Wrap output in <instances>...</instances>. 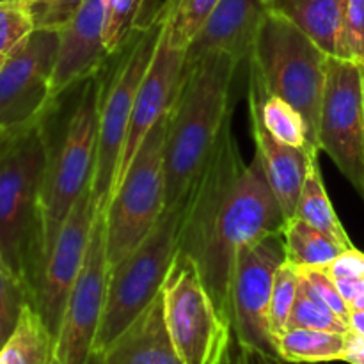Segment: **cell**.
Instances as JSON below:
<instances>
[{"label":"cell","mask_w":364,"mask_h":364,"mask_svg":"<svg viewBox=\"0 0 364 364\" xmlns=\"http://www.w3.org/2000/svg\"><path fill=\"white\" fill-rule=\"evenodd\" d=\"M283 210L258 156L244 159L231 119L185 196L180 251L198 267L228 320L231 274L244 245L283 230Z\"/></svg>","instance_id":"cell-1"},{"label":"cell","mask_w":364,"mask_h":364,"mask_svg":"<svg viewBox=\"0 0 364 364\" xmlns=\"http://www.w3.org/2000/svg\"><path fill=\"white\" fill-rule=\"evenodd\" d=\"M242 60L212 52L185 60L166 132V206L181 201L231 119V87Z\"/></svg>","instance_id":"cell-2"},{"label":"cell","mask_w":364,"mask_h":364,"mask_svg":"<svg viewBox=\"0 0 364 364\" xmlns=\"http://www.w3.org/2000/svg\"><path fill=\"white\" fill-rule=\"evenodd\" d=\"M46 155V116L0 135V258L23 284L31 302L43 263L41 194Z\"/></svg>","instance_id":"cell-3"},{"label":"cell","mask_w":364,"mask_h":364,"mask_svg":"<svg viewBox=\"0 0 364 364\" xmlns=\"http://www.w3.org/2000/svg\"><path fill=\"white\" fill-rule=\"evenodd\" d=\"M100 95L102 70L77 84V96L70 114L64 117V123L59 124L55 134L50 130L46 119L48 155L41 194V269L64 220L92 181Z\"/></svg>","instance_id":"cell-4"},{"label":"cell","mask_w":364,"mask_h":364,"mask_svg":"<svg viewBox=\"0 0 364 364\" xmlns=\"http://www.w3.org/2000/svg\"><path fill=\"white\" fill-rule=\"evenodd\" d=\"M327 53L283 16L267 11L249 50V73L267 92L287 100L302 114L308 146L320 153L318 128L326 91Z\"/></svg>","instance_id":"cell-5"},{"label":"cell","mask_w":364,"mask_h":364,"mask_svg":"<svg viewBox=\"0 0 364 364\" xmlns=\"http://www.w3.org/2000/svg\"><path fill=\"white\" fill-rule=\"evenodd\" d=\"M164 27L162 4L149 14L102 68L98 142L91 191L98 212H107L130 127L135 98Z\"/></svg>","instance_id":"cell-6"},{"label":"cell","mask_w":364,"mask_h":364,"mask_svg":"<svg viewBox=\"0 0 364 364\" xmlns=\"http://www.w3.org/2000/svg\"><path fill=\"white\" fill-rule=\"evenodd\" d=\"M185 198L166 206L144 240L121 262L109 267L107 297L95 350H105L162 290L167 272L180 249Z\"/></svg>","instance_id":"cell-7"},{"label":"cell","mask_w":364,"mask_h":364,"mask_svg":"<svg viewBox=\"0 0 364 364\" xmlns=\"http://www.w3.org/2000/svg\"><path fill=\"white\" fill-rule=\"evenodd\" d=\"M167 114L146 135L105 212L109 265L134 251L166 210Z\"/></svg>","instance_id":"cell-8"},{"label":"cell","mask_w":364,"mask_h":364,"mask_svg":"<svg viewBox=\"0 0 364 364\" xmlns=\"http://www.w3.org/2000/svg\"><path fill=\"white\" fill-rule=\"evenodd\" d=\"M164 318L181 364H215L233 338L196 263L178 249L162 284Z\"/></svg>","instance_id":"cell-9"},{"label":"cell","mask_w":364,"mask_h":364,"mask_svg":"<svg viewBox=\"0 0 364 364\" xmlns=\"http://www.w3.org/2000/svg\"><path fill=\"white\" fill-rule=\"evenodd\" d=\"M287 259L283 233H270L244 245L233 265L228 299V322L238 345L279 359L270 327L274 276Z\"/></svg>","instance_id":"cell-10"},{"label":"cell","mask_w":364,"mask_h":364,"mask_svg":"<svg viewBox=\"0 0 364 364\" xmlns=\"http://www.w3.org/2000/svg\"><path fill=\"white\" fill-rule=\"evenodd\" d=\"M318 146L364 201L363 64L327 57Z\"/></svg>","instance_id":"cell-11"},{"label":"cell","mask_w":364,"mask_h":364,"mask_svg":"<svg viewBox=\"0 0 364 364\" xmlns=\"http://www.w3.org/2000/svg\"><path fill=\"white\" fill-rule=\"evenodd\" d=\"M57 50L59 28H34L7 53L0 68V134L46 116L55 102L52 78Z\"/></svg>","instance_id":"cell-12"},{"label":"cell","mask_w":364,"mask_h":364,"mask_svg":"<svg viewBox=\"0 0 364 364\" xmlns=\"http://www.w3.org/2000/svg\"><path fill=\"white\" fill-rule=\"evenodd\" d=\"M105 244V212H96L87 252L75 279L55 340L60 364H85L95 350L109 279Z\"/></svg>","instance_id":"cell-13"},{"label":"cell","mask_w":364,"mask_h":364,"mask_svg":"<svg viewBox=\"0 0 364 364\" xmlns=\"http://www.w3.org/2000/svg\"><path fill=\"white\" fill-rule=\"evenodd\" d=\"M162 11L164 27L162 32H160L159 45H156L155 53L151 57V63H149L144 78L141 82V87L137 91V98H135L127 139H124L123 153H121L112 194L117 188V185L121 183V180H123L124 173L128 171V166L134 160L137 149L141 148L146 135L169 112L174 95H176L178 84H180V78L185 70L188 48L183 43L178 41L173 36V31H171V13H173L171 0H164Z\"/></svg>","instance_id":"cell-14"},{"label":"cell","mask_w":364,"mask_h":364,"mask_svg":"<svg viewBox=\"0 0 364 364\" xmlns=\"http://www.w3.org/2000/svg\"><path fill=\"white\" fill-rule=\"evenodd\" d=\"M98 208L92 198L91 185L75 203L73 210L64 220L59 235H57L50 255L46 256L45 265L39 274L32 304L41 315L43 322L55 336L59 334L60 320L68 297L73 288L75 279L84 263L89 242H91L92 224Z\"/></svg>","instance_id":"cell-15"},{"label":"cell","mask_w":364,"mask_h":364,"mask_svg":"<svg viewBox=\"0 0 364 364\" xmlns=\"http://www.w3.org/2000/svg\"><path fill=\"white\" fill-rule=\"evenodd\" d=\"M105 11L102 0H85L68 23L59 28V50L53 68V98L98 73L109 59L103 38Z\"/></svg>","instance_id":"cell-16"},{"label":"cell","mask_w":364,"mask_h":364,"mask_svg":"<svg viewBox=\"0 0 364 364\" xmlns=\"http://www.w3.org/2000/svg\"><path fill=\"white\" fill-rule=\"evenodd\" d=\"M267 11V0H219L212 16L188 46L187 60L212 52H228L240 60L247 59L252 38Z\"/></svg>","instance_id":"cell-17"},{"label":"cell","mask_w":364,"mask_h":364,"mask_svg":"<svg viewBox=\"0 0 364 364\" xmlns=\"http://www.w3.org/2000/svg\"><path fill=\"white\" fill-rule=\"evenodd\" d=\"M249 119H251L252 139L256 144V156L262 164L267 181L283 210L284 219H294L306 173H308L309 159L315 153L283 144L274 139L263 127L262 121L256 117V114L249 112Z\"/></svg>","instance_id":"cell-18"},{"label":"cell","mask_w":364,"mask_h":364,"mask_svg":"<svg viewBox=\"0 0 364 364\" xmlns=\"http://www.w3.org/2000/svg\"><path fill=\"white\" fill-rule=\"evenodd\" d=\"M102 352L105 364H181L164 318L162 291Z\"/></svg>","instance_id":"cell-19"},{"label":"cell","mask_w":364,"mask_h":364,"mask_svg":"<svg viewBox=\"0 0 364 364\" xmlns=\"http://www.w3.org/2000/svg\"><path fill=\"white\" fill-rule=\"evenodd\" d=\"M348 0H267V9L294 23L329 57L340 53Z\"/></svg>","instance_id":"cell-20"},{"label":"cell","mask_w":364,"mask_h":364,"mask_svg":"<svg viewBox=\"0 0 364 364\" xmlns=\"http://www.w3.org/2000/svg\"><path fill=\"white\" fill-rule=\"evenodd\" d=\"M249 112L256 114L269 134L279 142L294 148H301L309 151L308 146V127L302 114L287 100L267 92V89L259 84L258 78L249 73V91H247ZM318 155V153H315Z\"/></svg>","instance_id":"cell-21"},{"label":"cell","mask_w":364,"mask_h":364,"mask_svg":"<svg viewBox=\"0 0 364 364\" xmlns=\"http://www.w3.org/2000/svg\"><path fill=\"white\" fill-rule=\"evenodd\" d=\"M55 336L32 302L23 306L16 327L0 347V364H53Z\"/></svg>","instance_id":"cell-22"},{"label":"cell","mask_w":364,"mask_h":364,"mask_svg":"<svg viewBox=\"0 0 364 364\" xmlns=\"http://www.w3.org/2000/svg\"><path fill=\"white\" fill-rule=\"evenodd\" d=\"M281 233L287 259L299 269H326L341 252L350 249L329 233L297 217L287 220Z\"/></svg>","instance_id":"cell-23"},{"label":"cell","mask_w":364,"mask_h":364,"mask_svg":"<svg viewBox=\"0 0 364 364\" xmlns=\"http://www.w3.org/2000/svg\"><path fill=\"white\" fill-rule=\"evenodd\" d=\"M295 217L318 228V230L326 231V233H329L331 237L340 240L347 247H354L347 230L343 228L333 203H331L329 194H327L322 171H320L318 155H313L309 159L308 173H306L304 185H302Z\"/></svg>","instance_id":"cell-24"},{"label":"cell","mask_w":364,"mask_h":364,"mask_svg":"<svg viewBox=\"0 0 364 364\" xmlns=\"http://www.w3.org/2000/svg\"><path fill=\"white\" fill-rule=\"evenodd\" d=\"M347 334L299 327L287 329L277 338V354L283 363L294 364L343 361Z\"/></svg>","instance_id":"cell-25"},{"label":"cell","mask_w":364,"mask_h":364,"mask_svg":"<svg viewBox=\"0 0 364 364\" xmlns=\"http://www.w3.org/2000/svg\"><path fill=\"white\" fill-rule=\"evenodd\" d=\"M105 11L103 38L109 55L121 48L132 32L160 7L159 0H102Z\"/></svg>","instance_id":"cell-26"},{"label":"cell","mask_w":364,"mask_h":364,"mask_svg":"<svg viewBox=\"0 0 364 364\" xmlns=\"http://www.w3.org/2000/svg\"><path fill=\"white\" fill-rule=\"evenodd\" d=\"M301 272V270H299ZM318 329L331 331V333H350L348 323L341 320L318 295L313 291L301 276V284H299L297 299L291 308L290 318H288L287 329Z\"/></svg>","instance_id":"cell-27"},{"label":"cell","mask_w":364,"mask_h":364,"mask_svg":"<svg viewBox=\"0 0 364 364\" xmlns=\"http://www.w3.org/2000/svg\"><path fill=\"white\" fill-rule=\"evenodd\" d=\"M299 284H301V272L299 267L284 259L276 270L274 276V287H272V297H270V327H272L274 336L277 338L287 331L288 318H290L291 308L297 299Z\"/></svg>","instance_id":"cell-28"},{"label":"cell","mask_w":364,"mask_h":364,"mask_svg":"<svg viewBox=\"0 0 364 364\" xmlns=\"http://www.w3.org/2000/svg\"><path fill=\"white\" fill-rule=\"evenodd\" d=\"M36 28L31 0L0 2V53L16 48Z\"/></svg>","instance_id":"cell-29"},{"label":"cell","mask_w":364,"mask_h":364,"mask_svg":"<svg viewBox=\"0 0 364 364\" xmlns=\"http://www.w3.org/2000/svg\"><path fill=\"white\" fill-rule=\"evenodd\" d=\"M27 302H31L27 290L0 258V347L14 331Z\"/></svg>","instance_id":"cell-30"},{"label":"cell","mask_w":364,"mask_h":364,"mask_svg":"<svg viewBox=\"0 0 364 364\" xmlns=\"http://www.w3.org/2000/svg\"><path fill=\"white\" fill-rule=\"evenodd\" d=\"M338 57L364 64V0H348Z\"/></svg>","instance_id":"cell-31"},{"label":"cell","mask_w":364,"mask_h":364,"mask_svg":"<svg viewBox=\"0 0 364 364\" xmlns=\"http://www.w3.org/2000/svg\"><path fill=\"white\" fill-rule=\"evenodd\" d=\"M301 276L304 277L306 283L313 288L316 295L340 316L341 320L348 323V316H350V306L348 302L341 297L340 290H338L336 283L333 277L329 276L326 269H299Z\"/></svg>","instance_id":"cell-32"},{"label":"cell","mask_w":364,"mask_h":364,"mask_svg":"<svg viewBox=\"0 0 364 364\" xmlns=\"http://www.w3.org/2000/svg\"><path fill=\"white\" fill-rule=\"evenodd\" d=\"M85 0H31L36 28H60Z\"/></svg>","instance_id":"cell-33"},{"label":"cell","mask_w":364,"mask_h":364,"mask_svg":"<svg viewBox=\"0 0 364 364\" xmlns=\"http://www.w3.org/2000/svg\"><path fill=\"white\" fill-rule=\"evenodd\" d=\"M215 364H283V361L272 355H267L263 352L252 350V348H245L237 343L235 338L228 343L220 358L217 359Z\"/></svg>","instance_id":"cell-34"},{"label":"cell","mask_w":364,"mask_h":364,"mask_svg":"<svg viewBox=\"0 0 364 364\" xmlns=\"http://www.w3.org/2000/svg\"><path fill=\"white\" fill-rule=\"evenodd\" d=\"M326 270L333 279L364 276V252L355 247L347 249L329 267H326Z\"/></svg>","instance_id":"cell-35"},{"label":"cell","mask_w":364,"mask_h":364,"mask_svg":"<svg viewBox=\"0 0 364 364\" xmlns=\"http://www.w3.org/2000/svg\"><path fill=\"white\" fill-rule=\"evenodd\" d=\"M334 283H336L341 297L348 302V306L364 291V276L340 277V279H334Z\"/></svg>","instance_id":"cell-36"},{"label":"cell","mask_w":364,"mask_h":364,"mask_svg":"<svg viewBox=\"0 0 364 364\" xmlns=\"http://www.w3.org/2000/svg\"><path fill=\"white\" fill-rule=\"evenodd\" d=\"M343 361L348 364H364V338L350 331L347 334V348H345Z\"/></svg>","instance_id":"cell-37"},{"label":"cell","mask_w":364,"mask_h":364,"mask_svg":"<svg viewBox=\"0 0 364 364\" xmlns=\"http://www.w3.org/2000/svg\"><path fill=\"white\" fill-rule=\"evenodd\" d=\"M348 329L354 334H358V336L364 338V309H350Z\"/></svg>","instance_id":"cell-38"},{"label":"cell","mask_w":364,"mask_h":364,"mask_svg":"<svg viewBox=\"0 0 364 364\" xmlns=\"http://www.w3.org/2000/svg\"><path fill=\"white\" fill-rule=\"evenodd\" d=\"M85 364H105V355L102 350H92Z\"/></svg>","instance_id":"cell-39"},{"label":"cell","mask_w":364,"mask_h":364,"mask_svg":"<svg viewBox=\"0 0 364 364\" xmlns=\"http://www.w3.org/2000/svg\"><path fill=\"white\" fill-rule=\"evenodd\" d=\"M350 309H364V291L350 304Z\"/></svg>","instance_id":"cell-40"},{"label":"cell","mask_w":364,"mask_h":364,"mask_svg":"<svg viewBox=\"0 0 364 364\" xmlns=\"http://www.w3.org/2000/svg\"><path fill=\"white\" fill-rule=\"evenodd\" d=\"M6 57H7V53H0V68H2V64L6 63Z\"/></svg>","instance_id":"cell-41"},{"label":"cell","mask_w":364,"mask_h":364,"mask_svg":"<svg viewBox=\"0 0 364 364\" xmlns=\"http://www.w3.org/2000/svg\"><path fill=\"white\" fill-rule=\"evenodd\" d=\"M363 98H364V64H363Z\"/></svg>","instance_id":"cell-42"},{"label":"cell","mask_w":364,"mask_h":364,"mask_svg":"<svg viewBox=\"0 0 364 364\" xmlns=\"http://www.w3.org/2000/svg\"><path fill=\"white\" fill-rule=\"evenodd\" d=\"M53 364H60V363H59V361H57V359H55V363H53Z\"/></svg>","instance_id":"cell-43"},{"label":"cell","mask_w":364,"mask_h":364,"mask_svg":"<svg viewBox=\"0 0 364 364\" xmlns=\"http://www.w3.org/2000/svg\"><path fill=\"white\" fill-rule=\"evenodd\" d=\"M4 134H6V132H4ZM0 135H2V134H0Z\"/></svg>","instance_id":"cell-44"},{"label":"cell","mask_w":364,"mask_h":364,"mask_svg":"<svg viewBox=\"0 0 364 364\" xmlns=\"http://www.w3.org/2000/svg\"><path fill=\"white\" fill-rule=\"evenodd\" d=\"M0 2H2V0H0Z\"/></svg>","instance_id":"cell-45"}]
</instances>
